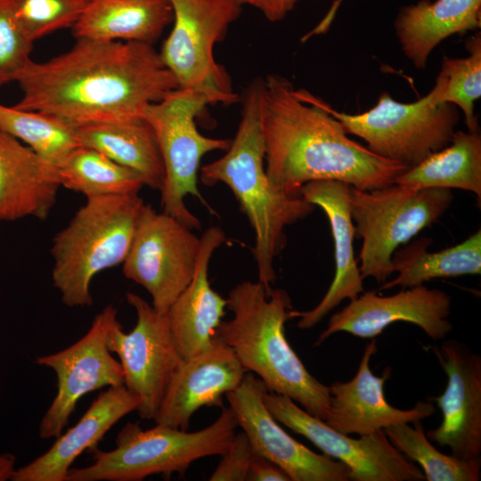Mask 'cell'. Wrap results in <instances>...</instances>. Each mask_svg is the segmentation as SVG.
Listing matches in <instances>:
<instances>
[{
    "mask_svg": "<svg viewBox=\"0 0 481 481\" xmlns=\"http://www.w3.org/2000/svg\"><path fill=\"white\" fill-rule=\"evenodd\" d=\"M481 25V0H420L403 7L395 20L404 55L423 69L437 45L454 34L476 30Z\"/></svg>",
    "mask_w": 481,
    "mask_h": 481,
    "instance_id": "obj_24",
    "label": "cell"
},
{
    "mask_svg": "<svg viewBox=\"0 0 481 481\" xmlns=\"http://www.w3.org/2000/svg\"><path fill=\"white\" fill-rule=\"evenodd\" d=\"M254 450L243 431L235 433L210 481H247Z\"/></svg>",
    "mask_w": 481,
    "mask_h": 481,
    "instance_id": "obj_35",
    "label": "cell"
},
{
    "mask_svg": "<svg viewBox=\"0 0 481 481\" xmlns=\"http://www.w3.org/2000/svg\"><path fill=\"white\" fill-rule=\"evenodd\" d=\"M60 187L53 164L0 128V221L45 220Z\"/></svg>",
    "mask_w": 481,
    "mask_h": 481,
    "instance_id": "obj_23",
    "label": "cell"
},
{
    "mask_svg": "<svg viewBox=\"0 0 481 481\" xmlns=\"http://www.w3.org/2000/svg\"><path fill=\"white\" fill-rule=\"evenodd\" d=\"M260 119L266 174L288 194L324 180L379 189L408 168L351 140L336 118L279 75L261 80Z\"/></svg>",
    "mask_w": 481,
    "mask_h": 481,
    "instance_id": "obj_2",
    "label": "cell"
},
{
    "mask_svg": "<svg viewBox=\"0 0 481 481\" xmlns=\"http://www.w3.org/2000/svg\"><path fill=\"white\" fill-rule=\"evenodd\" d=\"M54 166L60 185L86 198L135 194L144 186L139 174L85 146Z\"/></svg>",
    "mask_w": 481,
    "mask_h": 481,
    "instance_id": "obj_29",
    "label": "cell"
},
{
    "mask_svg": "<svg viewBox=\"0 0 481 481\" xmlns=\"http://www.w3.org/2000/svg\"><path fill=\"white\" fill-rule=\"evenodd\" d=\"M301 94L336 118L346 134L363 139L373 153L412 167L452 141L459 121L455 105L439 102L433 89L413 102H401L384 92L359 114L339 112L305 89Z\"/></svg>",
    "mask_w": 481,
    "mask_h": 481,
    "instance_id": "obj_8",
    "label": "cell"
},
{
    "mask_svg": "<svg viewBox=\"0 0 481 481\" xmlns=\"http://www.w3.org/2000/svg\"><path fill=\"white\" fill-rule=\"evenodd\" d=\"M126 298L135 310L136 323L126 333L118 320L109 332L107 345L119 358L124 386L140 399L139 417L153 420L183 360L172 339L167 314L159 313L135 293H126Z\"/></svg>",
    "mask_w": 481,
    "mask_h": 481,
    "instance_id": "obj_12",
    "label": "cell"
},
{
    "mask_svg": "<svg viewBox=\"0 0 481 481\" xmlns=\"http://www.w3.org/2000/svg\"><path fill=\"white\" fill-rule=\"evenodd\" d=\"M247 481H290L276 464L254 452Z\"/></svg>",
    "mask_w": 481,
    "mask_h": 481,
    "instance_id": "obj_36",
    "label": "cell"
},
{
    "mask_svg": "<svg viewBox=\"0 0 481 481\" xmlns=\"http://www.w3.org/2000/svg\"><path fill=\"white\" fill-rule=\"evenodd\" d=\"M232 313L216 331L247 371L256 374L272 393L292 399L311 415L325 420L330 389L305 367L285 335L291 300L281 289L267 294L259 281H245L229 292Z\"/></svg>",
    "mask_w": 481,
    "mask_h": 481,
    "instance_id": "obj_4",
    "label": "cell"
},
{
    "mask_svg": "<svg viewBox=\"0 0 481 481\" xmlns=\"http://www.w3.org/2000/svg\"><path fill=\"white\" fill-rule=\"evenodd\" d=\"M34 43L20 28L9 0H0V87L14 82L16 75L31 60Z\"/></svg>",
    "mask_w": 481,
    "mask_h": 481,
    "instance_id": "obj_34",
    "label": "cell"
},
{
    "mask_svg": "<svg viewBox=\"0 0 481 481\" xmlns=\"http://www.w3.org/2000/svg\"><path fill=\"white\" fill-rule=\"evenodd\" d=\"M243 5H249L259 11L270 22H278L286 18L301 0H240Z\"/></svg>",
    "mask_w": 481,
    "mask_h": 481,
    "instance_id": "obj_37",
    "label": "cell"
},
{
    "mask_svg": "<svg viewBox=\"0 0 481 481\" xmlns=\"http://www.w3.org/2000/svg\"><path fill=\"white\" fill-rule=\"evenodd\" d=\"M172 21L170 0H89L72 30L76 38L152 45Z\"/></svg>",
    "mask_w": 481,
    "mask_h": 481,
    "instance_id": "obj_25",
    "label": "cell"
},
{
    "mask_svg": "<svg viewBox=\"0 0 481 481\" xmlns=\"http://www.w3.org/2000/svg\"><path fill=\"white\" fill-rule=\"evenodd\" d=\"M246 369L232 350L215 335L205 350L182 362L172 376L156 424L188 430L192 415L204 406L223 407V395L241 383Z\"/></svg>",
    "mask_w": 481,
    "mask_h": 481,
    "instance_id": "obj_18",
    "label": "cell"
},
{
    "mask_svg": "<svg viewBox=\"0 0 481 481\" xmlns=\"http://www.w3.org/2000/svg\"><path fill=\"white\" fill-rule=\"evenodd\" d=\"M139 404V397L124 385L109 387L45 453L16 469L12 481H66L75 460L86 450L95 448L105 434Z\"/></svg>",
    "mask_w": 481,
    "mask_h": 481,
    "instance_id": "obj_22",
    "label": "cell"
},
{
    "mask_svg": "<svg viewBox=\"0 0 481 481\" xmlns=\"http://www.w3.org/2000/svg\"><path fill=\"white\" fill-rule=\"evenodd\" d=\"M453 200L451 189H419L400 183L363 191L350 186L349 207L361 238L359 270L379 283L394 273L392 257L401 245L436 223Z\"/></svg>",
    "mask_w": 481,
    "mask_h": 481,
    "instance_id": "obj_7",
    "label": "cell"
},
{
    "mask_svg": "<svg viewBox=\"0 0 481 481\" xmlns=\"http://www.w3.org/2000/svg\"><path fill=\"white\" fill-rule=\"evenodd\" d=\"M350 185L332 180L304 184L298 194L307 202L320 207L328 217L334 242L335 274L327 292L311 310L290 311L298 318L297 327L308 330L321 322L345 299L354 300L363 291V278L355 257V236L349 207Z\"/></svg>",
    "mask_w": 481,
    "mask_h": 481,
    "instance_id": "obj_20",
    "label": "cell"
},
{
    "mask_svg": "<svg viewBox=\"0 0 481 481\" xmlns=\"http://www.w3.org/2000/svg\"><path fill=\"white\" fill-rule=\"evenodd\" d=\"M117 321V309L108 305L95 315L81 338L61 351L37 358V364L53 370L57 378L56 395L39 423L42 439L56 438L62 433L85 395L124 385L121 364L107 345L109 332Z\"/></svg>",
    "mask_w": 481,
    "mask_h": 481,
    "instance_id": "obj_13",
    "label": "cell"
},
{
    "mask_svg": "<svg viewBox=\"0 0 481 481\" xmlns=\"http://www.w3.org/2000/svg\"><path fill=\"white\" fill-rule=\"evenodd\" d=\"M464 58H444L433 87L440 102L459 107L469 132L478 131L474 103L481 97V35L477 32L466 43Z\"/></svg>",
    "mask_w": 481,
    "mask_h": 481,
    "instance_id": "obj_32",
    "label": "cell"
},
{
    "mask_svg": "<svg viewBox=\"0 0 481 481\" xmlns=\"http://www.w3.org/2000/svg\"><path fill=\"white\" fill-rule=\"evenodd\" d=\"M216 101L207 93L177 88L159 102L150 104L143 112L151 124L160 149L165 179L160 192L163 211L191 229H200L199 218L185 204L192 195L210 211L198 187L201 159L214 151H226L231 140L211 138L200 133L195 118Z\"/></svg>",
    "mask_w": 481,
    "mask_h": 481,
    "instance_id": "obj_9",
    "label": "cell"
},
{
    "mask_svg": "<svg viewBox=\"0 0 481 481\" xmlns=\"http://www.w3.org/2000/svg\"><path fill=\"white\" fill-rule=\"evenodd\" d=\"M266 390L258 377L247 371L238 387L225 395L254 452L279 466L290 481L350 480L344 463L313 452L278 424L263 401Z\"/></svg>",
    "mask_w": 481,
    "mask_h": 481,
    "instance_id": "obj_15",
    "label": "cell"
},
{
    "mask_svg": "<svg viewBox=\"0 0 481 481\" xmlns=\"http://www.w3.org/2000/svg\"><path fill=\"white\" fill-rule=\"evenodd\" d=\"M14 17L31 42L72 28L89 0H9Z\"/></svg>",
    "mask_w": 481,
    "mask_h": 481,
    "instance_id": "obj_33",
    "label": "cell"
},
{
    "mask_svg": "<svg viewBox=\"0 0 481 481\" xmlns=\"http://www.w3.org/2000/svg\"><path fill=\"white\" fill-rule=\"evenodd\" d=\"M192 230L144 204L122 272L149 292L160 314H167L192 280L201 240Z\"/></svg>",
    "mask_w": 481,
    "mask_h": 481,
    "instance_id": "obj_11",
    "label": "cell"
},
{
    "mask_svg": "<svg viewBox=\"0 0 481 481\" xmlns=\"http://www.w3.org/2000/svg\"><path fill=\"white\" fill-rule=\"evenodd\" d=\"M432 351L447 376L446 387L436 402L442 412L440 425L427 437L451 454L478 461L481 454V357L467 344L444 340Z\"/></svg>",
    "mask_w": 481,
    "mask_h": 481,
    "instance_id": "obj_17",
    "label": "cell"
},
{
    "mask_svg": "<svg viewBox=\"0 0 481 481\" xmlns=\"http://www.w3.org/2000/svg\"><path fill=\"white\" fill-rule=\"evenodd\" d=\"M144 204L138 193L86 198L56 233L50 249L52 281L65 306L93 305V279L123 264Z\"/></svg>",
    "mask_w": 481,
    "mask_h": 481,
    "instance_id": "obj_5",
    "label": "cell"
},
{
    "mask_svg": "<svg viewBox=\"0 0 481 481\" xmlns=\"http://www.w3.org/2000/svg\"><path fill=\"white\" fill-rule=\"evenodd\" d=\"M261 80L249 85L242 101L241 118L226 152L200 167L203 184L227 185L255 234L252 249L258 281L267 294L276 279L274 258L286 245L287 226L304 219L314 207L299 194H288L275 187L265 166V139L260 119Z\"/></svg>",
    "mask_w": 481,
    "mask_h": 481,
    "instance_id": "obj_3",
    "label": "cell"
},
{
    "mask_svg": "<svg viewBox=\"0 0 481 481\" xmlns=\"http://www.w3.org/2000/svg\"><path fill=\"white\" fill-rule=\"evenodd\" d=\"M12 105L62 118L76 126L143 116L151 103L179 88L151 44L76 38L67 52L16 75Z\"/></svg>",
    "mask_w": 481,
    "mask_h": 481,
    "instance_id": "obj_1",
    "label": "cell"
},
{
    "mask_svg": "<svg viewBox=\"0 0 481 481\" xmlns=\"http://www.w3.org/2000/svg\"><path fill=\"white\" fill-rule=\"evenodd\" d=\"M263 401L278 422L307 438L326 456L344 463L350 480H425L422 470L391 444L385 430L353 438L311 415L289 397L266 390Z\"/></svg>",
    "mask_w": 481,
    "mask_h": 481,
    "instance_id": "obj_14",
    "label": "cell"
},
{
    "mask_svg": "<svg viewBox=\"0 0 481 481\" xmlns=\"http://www.w3.org/2000/svg\"><path fill=\"white\" fill-rule=\"evenodd\" d=\"M173 28L164 41L160 57L179 88L207 93L216 103H233L225 69L216 61L214 47L223 40L240 15V0H170Z\"/></svg>",
    "mask_w": 481,
    "mask_h": 481,
    "instance_id": "obj_10",
    "label": "cell"
},
{
    "mask_svg": "<svg viewBox=\"0 0 481 481\" xmlns=\"http://www.w3.org/2000/svg\"><path fill=\"white\" fill-rule=\"evenodd\" d=\"M237 428L230 407H222L212 424L192 432L160 424L144 430L139 423L128 422L118 433L112 450L94 448L92 464L70 468L66 481H141L156 474L183 475L195 461L221 456Z\"/></svg>",
    "mask_w": 481,
    "mask_h": 481,
    "instance_id": "obj_6",
    "label": "cell"
},
{
    "mask_svg": "<svg viewBox=\"0 0 481 481\" xmlns=\"http://www.w3.org/2000/svg\"><path fill=\"white\" fill-rule=\"evenodd\" d=\"M451 307L452 299L445 291L429 289L423 284L404 288L390 296L363 291L331 315L315 346L322 345L340 331L363 338H373L396 322L415 324L431 339L443 340L453 328L449 320Z\"/></svg>",
    "mask_w": 481,
    "mask_h": 481,
    "instance_id": "obj_16",
    "label": "cell"
},
{
    "mask_svg": "<svg viewBox=\"0 0 481 481\" xmlns=\"http://www.w3.org/2000/svg\"><path fill=\"white\" fill-rule=\"evenodd\" d=\"M377 352V341L372 339L364 348L355 375L346 382L335 381L330 389V407L324 422L333 429L346 434L366 436L400 423L422 420L435 412L430 401H418L407 410L389 404L384 387L391 371L376 376L371 360Z\"/></svg>",
    "mask_w": 481,
    "mask_h": 481,
    "instance_id": "obj_19",
    "label": "cell"
},
{
    "mask_svg": "<svg viewBox=\"0 0 481 481\" xmlns=\"http://www.w3.org/2000/svg\"><path fill=\"white\" fill-rule=\"evenodd\" d=\"M0 128L53 165L81 146L77 126L56 115L0 103Z\"/></svg>",
    "mask_w": 481,
    "mask_h": 481,
    "instance_id": "obj_30",
    "label": "cell"
},
{
    "mask_svg": "<svg viewBox=\"0 0 481 481\" xmlns=\"http://www.w3.org/2000/svg\"><path fill=\"white\" fill-rule=\"evenodd\" d=\"M81 146L96 150L134 170L144 185L160 191L165 170L160 149L151 124L142 117L77 126Z\"/></svg>",
    "mask_w": 481,
    "mask_h": 481,
    "instance_id": "obj_26",
    "label": "cell"
},
{
    "mask_svg": "<svg viewBox=\"0 0 481 481\" xmlns=\"http://www.w3.org/2000/svg\"><path fill=\"white\" fill-rule=\"evenodd\" d=\"M342 0H336L334 2V4H332L330 10L329 11L328 14L326 15V17L329 19V20H333V17L335 16V13L340 4Z\"/></svg>",
    "mask_w": 481,
    "mask_h": 481,
    "instance_id": "obj_39",
    "label": "cell"
},
{
    "mask_svg": "<svg viewBox=\"0 0 481 481\" xmlns=\"http://www.w3.org/2000/svg\"><path fill=\"white\" fill-rule=\"evenodd\" d=\"M393 183L419 189H461L481 200V136L455 131L449 145L397 175Z\"/></svg>",
    "mask_w": 481,
    "mask_h": 481,
    "instance_id": "obj_27",
    "label": "cell"
},
{
    "mask_svg": "<svg viewBox=\"0 0 481 481\" xmlns=\"http://www.w3.org/2000/svg\"><path fill=\"white\" fill-rule=\"evenodd\" d=\"M200 240L192 280L167 312L171 337L183 361L211 345L227 308V299L211 287L208 280L210 259L226 241L225 234L220 227L210 226Z\"/></svg>",
    "mask_w": 481,
    "mask_h": 481,
    "instance_id": "obj_21",
    "label": "cell"
},
{
    "mask_svg": "<svg viewBox=\"0 0 481 481\" xmlns=\"http://www.w3.org/2000/svg\"><path fill=\"white\" fill-rule=\"evenodd\" d=\"M391 444L410 461L420 466L428 481H477L481 461H465L438 451L427 437L421 420L400 423L385 429Z\"/></svg>",
    "mask_w": 481,
    "mask_h": 481,
    "instance_id": "obj_31",
    "label": "cell"
},
{
    "mask_svg": "<svg viewBox=\"0 0 481 481\" xmlns=\"http://www.w3.org/2000/svg\"><path fill=\"white\" fill-rule=\"evenodd\" d=\"M16 458L12 453L0 454V481L12 480L15 469Z\"/></svg>",
    "mask_w": 481,
    "mask_h": 481,
    "instance_id": "obj_38",
    "label": "cell"
},
{
    "mask_svg": "<svg viewBox=\"0 0 481 481\" xmlns=\"http://www.w3.org/2000/svg\"><path fill=\"white\" fill-rule=\"evenodd\" d=\"M431 239L421 238L397 249L392 257L397 276L383 282L380 289L396 286L411 288L436 278L481 273V231L450 248L437 252L427 250Z\"/></svg>",
    "mask_w": 481,
    "mask_h": 481,
    "instance_id": "obj_28",
    "label": "cell"
}]
</instances>
